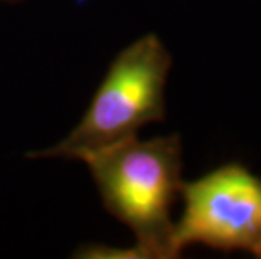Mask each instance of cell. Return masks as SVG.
Listing matches in <instances>:
<instances>
[{
    "label": "cell",
    "instance_id": "cell-1",
    "mask_svg": "<svg viewBox=\"0 0 261 259\" xmlns=\"http://www.w3.org/2000/svg\"><path fill=\"white\" fill-rule=\"evenodd\" d=\"M105 209L128 227L145 259L177 257L172 207L182 187L179 135L130 136L86 155Z\"/></svg>",
    "mask_w": 261,
    "mask_h": 259
},
{
    "label": "cell",
    "instance_id": "cell-2",
    "mask_svg": "<svg viewBox=\"0 0 261 259\" xmlns=\"http://www.w3.org/2000/svg\"><path fill=\"white\" fill-rule=\"evenodd\" d=\"M170 68V52L155 34L133 41L112 61L80 123L56 145L27 157L83 160L162 121Z\"/></svg>",
    "mask_w": 261,
    "mask_h": 259
},
{
    "label": "cell",
    "instance_id": "cell-3",
    "mask_svg": "<svg viewBox=\"0 0 261 259\" xmlns=\"http://www.w3.org/2000/svg\"><path fill=\"white\" fill-rule=\"evenodd\" d=\"M184 202L174 224L177 256L189 246L246 251L261 257V179L240 163H226L182 182Z\"/></svg>",
    "mask_w": 261,
    "mask_h": 259
},
{
    "label": "cell",
    "instance_id": "cell-4",
    "mask_svg": "<svg viewBox=\"0 0 261 259\" xmlns=\"http://www.w3.org/2000/svg\"><path fill=\"white\" fill-rule=\"evenodd\" d=\"M74 257H120V259H145V254L138 246L133 247H112L105 244H85L76 251Z\"/></svg>",
    "mask_w": 261,
    "mask_h": 259
},
{
    "label": "cell",
    "instance_id": "cell-5",
    "mask_svg": "<svg viewBox=\"0 0 261 259\" xmlns=\"http://www.w3.org/2000/svg\"><path fill=\"white\" fill-rule=\"evenodd\" d=\"M25 2V0H0V4H20Z\"/></svg>",
    "mask_w": 261,
    "mask_h": 259
}]
</instances>
